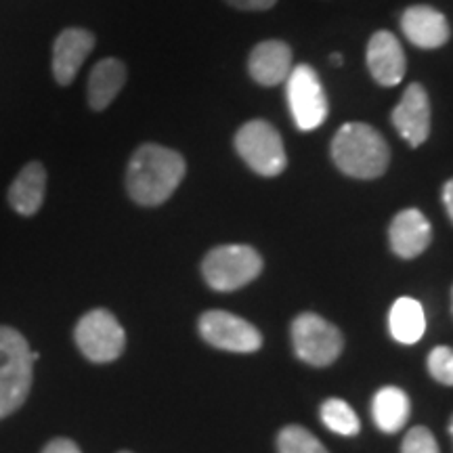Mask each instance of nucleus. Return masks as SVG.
Here are the masks:
<instances>
[{"label":"nucleus","instance_id":"1","mask_svg":"<svg viewBox=\"0 0 453 453\" xmlns=\"http://www.w3.org/2000/svg\"><path fill=\"white\" fill-rule=\"evenodd\" d=\"M187 166L179 151L145 143L134 151L127 170V189L139 206H160L177 191Z\"/></svg>","mask_w":453,"mask_h":453},{"label":"nucleus","instance_id":"2","mask_svg":"<svg viewBox=\"0 0 453 453\" xmlns=\"http://www.w3.org/2000/svg\"><path fill=\"white\" fill-rule=\"evenodd\" d=\"M332 160L353 179H378L390 164V147L380 130L365 122H349L334 134Z\"/></svg>","mask_w":453,"mask_h":453},{"label":"nucleus","instance_id":"3","mask_svg":"<svg viewBox=\"0 0 453 453\" xmlns=\"http://www.w3.org/2000/svg\"><path fill=\"white\" fill-rule=\"evenodd\" d=\"M34 359L27 340L0 326V420L26 403L32 388Z\"/></svg>","mask_w":453,"mask_h":453},{"label":"nucleus","instance_id":"4","mask_svg":"<svg viewBox=\"0 0 453 453\" xmlns=\"http://www.w3.org/2000/svg\"><path fill=\"white\" fill-rule=\"evenodd\" d=\"M263 271V258L250 246L231 243L212 248L202 263V275L212 290L234 292L257 280Z\"/></svg>","mask_w":453,"mask_h":453},{"label":"nucleus","instance_id":"5","mask_svg":"<svg viewBox=\"0 0 453 453\" xmlns=\"http://www.w3.org/2000/svg\"><path fill=\"white\" fill-rule=\"evenodd\" d=\"M235 151L260 177H277L288 166L281 134L267 120H250L235 133Z\"/></svg>","mask_w":453,"mask_h":453},{"label":"nucleus","instance_id":"6","mask_svg":"<svg viewBox=\"0 0 453 453\" xmlns=\"http://www.w3.org/2000/svg\"><path fill=\"white\" fill-rule=\"evenodd\" d=\"M288 105L294 124L303 133L319 128L327 118V97L319 73L307 64L294 65L286 81Z\"/></svg>","mask_w":453,"mask_h":453},{"label":"nucleus","instance_id":"7","mask_svg":"<svg viewBox=\"0 0 453 453\" xmlns=\"http://www.w3.org/2000/svg\"><path fill=\"white\" fill-rule=\"evenodd\" d=\"M294 350L309 365L326 367L342 353V334L336 326L315 313H303L292 324Z\"/></svg>","mask_w":453,"mask_h":453},{"label":"nucleus","instance_id":"8","mask_svg":"<svg viewBox=\"0 0 453 453\" xmlns=\"http://www.w3.org/2000/svg\"><path fill=\"white\" fill-rule=\"evenodd\" d=\"M73 338H76L82 355L95 364H110V361L118 359L122 355L124 344H127L122 326L105 309H95L84 315L78 321Z\"/></svg>","mask_w":453,"mask_h":453},{"label":"nucleus","instance_id":"9","mask_svg":"<svg viewBox=\"0 0 453 453\" xmlns=\"http://www.w3.org/2000/svg\"><path fill=\"white\" fill-rule=\"evenodd\" d=\"M200 334L212 347L231 353H254L263 344V336L252 324L226 311H208L200 317Z\"/></svg>","mask_w":453,"mask_h":453},{"label":"nucleus","instance_id":"10","mask_svg":"<svg viewBox=\"0 0 453 453\" xmlns=\"http://www.w3.org/2000/svg\"><path fill=\"white\" fill-rule=\"evenodd\" d=\"M430 99L422 84L413 82L405 88L399 105L390 113V122L396 133L403 137L411 147H420L430 137Z\"/></svg>","mask_w":453,"mask_h":453},{"label":"nucleus","instance_id":"11","mask_svg":"<svg viewBox=\"0 0 453 453\" xmlns=\"http://www.w3.org/2000/svg\"><path fill=\"white\" fill-rule=\"evenodd\" d=\"M365 61L370 76L380 87H396L399 82H403L407 59L399 38L393 32L380 30L373 34L367 42Z\"/></svg>","mask_w":453,"mask_h":453},{"label":"nucleus","instance_id":"12","mask_svg":"<svg viewBox=\"0 0 453 453\" xmlns=\"http://www.w3.org/2000/svg\"><path fill=\"white\" fill-rule=\"evenodd\" d=\"M401 30L413 47L424 50L441 49L449 42L451 27L441 11L428 4H413L401 15Z\"/></svg>","mask_w":453,"mask_h":453},{"label":"nucleus","instance_id":"13","mask_svg":"<svg viewBox=\"0 0 453 453\" xmlns=\"http://www.w3.org/2000/svg\"><path fill=\"white\" fill-rule=\"evenodd\" d=\"M388 242L399 258H416L426 250L433 242V226L428 219L416 208L401 211L393 219L388 229Z\"/></svg>","mask_w":453,"mask_h":453},{"label":"nucleus","instance_id":"14","mask_svg":"<svg viewBox=\"0 0 453 453\" xmlns=\"http://www.w3.org/2000/svg\"><path fill=\"white\" fill-rule=\"evenodd\" d=\"M93 47L95 36L82 27H67L57 36L53 47V73L61 87L73 82Z\"/></svg>","mask_w":453,"mask_h":453},{"label":"nucleus","instance_id":"15","mask_svg":"<svg viewBox=\"0 0 453 453\" xmlns=\"http://www.w3.org/2000/svg\"><path fill=\"white\" fill-rule=\"evenodd\" d=\"M248 72L260 87H277L292 72V49L283 41H265L252 49Z\"/></svg>","mask_w":453,"mask_h":453},{"label":"nucleus","instance_id":"16","mask_svg":"<svg viewBox=\"0 0 453 453\" xmlns=\"http://www.w3.org/2000/svg\"><path fill=\"white\" fill-rule=\"evenodd\" d=\"M47 191V170L41 162H30L17 174L9 189V203L21 217H32L41 211Z\"/></svg>","mask_w":453,"mask_h":453},{"label":"nucleus","instance_id":"17","mask_svg":"<svg viewBox=\"0 0 453 453\" xmlns=\"http://www.w3.org/2000/svg\"><path fill=\"white\" fill-rule=\"evenodd\" d=\"M124 82H127V65H124L120 59L107 57V59L99 61L88 76V105L93 107L95 111L110 107L111 101L116 99L118 93L122 90Z\"/></svg>","mask_w":453,"mask_h":453},{"label":"nucleus","instance_id":"18","mask_svg":"<svg viewBox=\"0 0 453 453\" xmlns=\"http://www.w3.org/2000/svg\"><path fill=\"white\" fill-rule=\"evenodd\" d=\"M410 396H407L403 390L396 387H384L373 396L372 413L373 420H376V426L382 430V433H399L401 428L405 426L407 420H410Z\"/></svg>","mask_w":453,"mask_h":453},{"label":"nucleus","instance_id":"19","mask_svg":"<svg viewBox=\"0 0 453 453\" xmlns=\"http://www.w3.org/2000/svg\"><path fill=\"white\" fill-rule=\"evenodd\" d=\"M388 327L396 342L416 344L426 332V317L418 300L399 298L388 313Z\"/></svg>","mask_w":453,"mask_h":453},{"label":"nucleus","instance_id":"20","mask_svg":"<svg viewBox=\"0 0 453 453\" xmlns=\"http://www.w3.org/2000/svg\"><path fill=\"white\" fill-rule=\"evenodd\" d=\"M321 420H324V424L332 433L342 434V437H353L361 428L357 413L342 399H327L321 405Z\"/></svg>","mask_w":453,"mask_h":453},{"label":"nucleus","instance_id":"21","mask_svg":"<svg viewBox=\"0 0 453 453\" xmlns=\"http://www.w3.org/2000/svg\"><path fill=\"white\" fill-rule=\"evenodd\" d=\"M280 453H327L324 445L303 426H286L277 437Z\"/></svg>","mask_w":453,"mask_h":453},{"label":"nucleus","instance_id":"22","mask_svg":"<svg viewBox=\"0 0 453 453\" xmlns=\"http://www.w3.org/2000/svg\"><path fill=\"white\" fill-rule=\"evenodd\" d=\"M428 372L437 382L453 387V350L447 347L433 349L428 355Z\"/></svg>","mask_w":453,"mask_h":453},{"label":"nucleus","instance_id":"23","mask_svg":"<svg viewBox=\"0 0 453 453\" xmlns=\"http://www.w3.org/2000/svg\"><path fill=\"white\" fill-rule=\"evenodd\" d=\"M401 453H439L437 439L433 437L428 428L416 426L407 433L403 439V445H401Z\"/></svg>","mask_w":453,"mask_h":453},{"label":"nucleus","instance_id":"24","mask_svg":"<svg viewBox=\"0 0 453 453\" xmlns=\"http://www.w3.org/2000/svg\"><path fill=\"white\" fill-rule=\"evenodd\" d=\"M234 9L240 11H269L277 4V0H225Z\"/></svg>","mask_w":453,"mask_h":453},{"label":"nucleus","instance_id":"25","mask_svg":"<svg viewBox=\"0 0 453 453\" xmlns=\"http://www.w3.org/2000/svg\"><path fill=\"white\" fill-rule=\"evenodd\" d=\"M42 453H81V449L70 439H55L44 447Z\"/></svg>","mask_w":453,"mask_h":453},{"label":"nucleus","instance_id":"26","mask_svg":"<svg viewBox=\"0 0 453 453\" xmlns=\"http://www.w3.org/2000/svg\"><path fill=\"white\" fill-rule=\"evenodd\" d=\"M443 203H445V211H447V214H449V219L453 223V179H449L443 185Z\"/></svg>","mask_w":453,"mask_h":453},{"label":"nucleus","instance_id":"27","mask_svg":"<svg viewBox=\"0 0 453 453\" xmlns=\"http://www.w3.org/2000/svg\"><path fill=\"white\" fill-rule=\"evenodd\" d=\"M330 64H332L334 67H340V65L344 64V57L340 55V53H332V55H330Z\"/></svg>","mask_w":453,"mask_h":453},{"label":"nucleus","instance_id":"28","mask_svg":"<svg viewBox=\"0 0 453 453\" xmlns=\"http://www.w3.org/2000/svg\"><path fill=\"white\" fill-rule=\"evenodd\" d=\"M449 433H451V439H453V418H451V424H449Z\"/></svg>","mask_w":453,"mask_h":453},{"label":"nucleus","instance_id":"29","mask_svg":"<svg viewBox=\"0 0 453 453\" xmlns=\"http://www.w3.org/2000/svg\"><path fill=\"white\" fill-rule=\"evenodd\" d=\"M122 453H128V451H122Z\"/></svg>","mask_w":453,"mask_h":453}]
</instances>
